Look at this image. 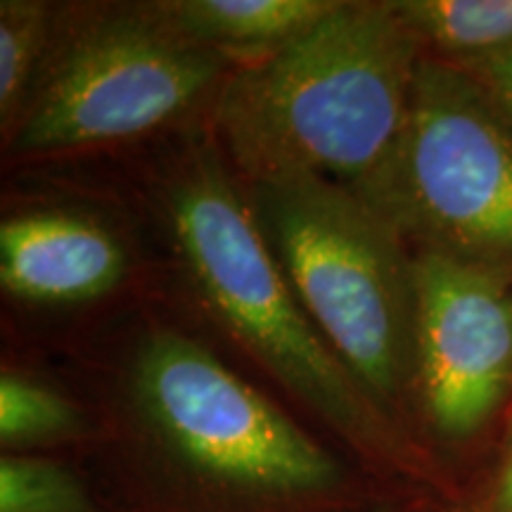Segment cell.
I'll list each match as a JSON object with an SVG mask.
<instances>
[{"label":"cell","instance_id":"5","mask_svg":"<svg viewBox=\"0 0 512 512\" xmlns=\"http://www.w3.org/2000/svg\"><path fill=\"white\" fill-rule=\"evenodd\" d=\"M53 31L27 105L5 138L12 157L128 143L211 105L238 64L183 36L155 3L83 8Z\"/></svg>","mask_w":512,"mask_h":512},{"label":"cell","instance_id":"9","mask_svg":"<svg viewBox=\"0 0 512 512\" xmlns=\"http://www.w3.org/2000/svg\"><path fill=\"white\" fill-rule=\"evenodd\" d=\"M190 41L247 64L306 34L339 0H157Z\"/></svg>","mask_w":512,"mask_h":512},{"label":"cell","instance_id":"4","mask_svg":"<svg viewBox=\"0 0 512 512\" xmlns=\"http://www.w3.org/2000/svg\"><path fill=\"white\" fill-rule=\"evenodd\" d=\"M245 192L313 325L377 406L411 434L413 249L380 211L330 178L283 176L245 185Z\"/></svg>","mask_w":512,"mask_h":512},{"label":"cell","instance_id":"15","mask_svg":"<svg viewBox=\"0 0 512 512\" xmlns=\"http://www.w3.org/2000/svg\"><path fill=\"white\" fill-rule=\"evenodd\" d=\"M465 72L479 81V86L489 93V98L512 124V48L491 60L465 67Z\"/></svg>","mask_w":512,"mask_h":512},{"label":"cell","instance_id":"13","mask_svg":"<svg viewBox=\"0 0 512 512\" xmlns=\"http://www.w3.org/2000/svg\"><path fill=\"white\" fill-rule=\"evenodd\" d=\"M53 5L43 0L0 3V124L3 136L27 105L53 43Z\"/></svg>","mask_w":512,"mask_h":512},{"label":"cell","instance_id":"10","mask_svg":"<svg viewBox=\"0 0 512 512\" xmlns=\"http://www.w3.org/2000/svg\"><path fill=\"white\" fill-rule=\"evenodd\" d=\"M98 441V415L46 380L5 368L0 375V446L19 456L86 460Z\"/></svg>","mask_w":512,"mask_h":512},{"label":"cell","instance_id":"8","mask_svg":"<svg viewBox=\"0 0 512 512\" xmlns=\"http://www.w3.org/2000/svg\"><path fill=\"white\" fill-rule=\"evenodd\" d=\"M128 252L112 228L74 211H24L0 223V285L38 306L91 304L128 275Z\"/></svg>","mask_w":512,"mask_h":512},{"label":"cell","instance_id":"6","mask_svg":"<svg viewBox=\"0 0 512 512\" xmlns=\"http://www.w3.org/2000/svg\"><path fill=\"white\" fill-rule=\"evenodd\" d=\"M349 188L413 252L512 275V124L465 69L420 57L392 147Z\"/></svg>","mask_w":512,"mask_h":512},{"label":"cell","instance_id":"14","mask_svg":"<svg viewBox=\"0 0 512 512\" xmlns=\"http://www.w3.org/2000/svg\"><path fill=\"white\" fill-rule=\"evenodd\" d=\"M451 512H512V408L496 434L489 463L475 482L458 491Z\"/></svg>","mask_w":512,"mask_h":512},{"label":"cell","instance_id":"1","mask_svg":"<svg viewBox=\"0 0 512 512\" xmlns=\"http://www.w3.org/2000/svg\"><path fill=\"white\" fill-rule=\"evenodd\" d=\"M93 411L83 465L110 512H370L406 491L171 325L133 339Z\"/></svg>","mask_w":512,"mask_h":512},{"label":"cell","instance_id":"16","mask_svg":"<svg viewBox=\"0 0 512 512\" xmlns=\"http://www.w3.org/2000/svg\"><path fill=\"white\" fill-rule=\"evenodd\" d=\"M439 501L430 494L420 491H401V494L389 496L387 501L375 505L370 512H432Z\"/></svg>","mask_w":512,"mask_h":512},{"label":"cell","instance_id":"2","mask_svg":"<svg viewBox=\"0 0 512 512\" xmlns=\"http://www.w3.org/2000/svg\"><path fill=\"white\" fill-rule=\"evenodd\" d=\"M169 242L204 318L320 437L387 486L456 498L451 479L339 361L268 249L245 185L207 131L166 171Z\"/></svg>","mask_w":512,"mask_h":512},{"label":"cell","instance_id":"3","mask_svg":"<svg viewBox=\"0 0 512 512\" xmlns=\"http://www.w3.org/2000/svg\"><path fill=\"white\" fill-rule=\"evenodd\" d=\"M422 50L392 0H339L261 60L238 64L209 105V133L245 185L368 176L406 117Z\"/></svg>","mask_w":512,"mask_h":512},{"label":"cell","instance_id":"11","mask_svg":"<svg viewBox=\"0 0 512 512\" xmlns=\"http://www.w3.org/2000/svg\"><path fill=\"white\" fill-rule=\"evenodd\" d=\"M432 60L472 67L512 48V0H392Z\"/></svg>","mask_w":512,"mask_h":512},{"label":"cell","instance_id":"7","mask_svg":"<svg viewBox=\"0 0 512 512\" xmlns=\"http://www.w3.org/2000/svg\"><path fill=\"white\" fill-rule=\"evenodd\" d=\"M413 254L418 311L408 430L451 479L448 463L496 437L512 408V275Z\"/></svg>","mask_w":512,"mask_h":512},{"label":"cell","instance_id":"12","mask_svg":"<svg viewBox=\"0 0 512 512\" xmlns=\"http://www.w3.org/2000/svg\"><path fill=\"white\" fill-rule=\"evenodd\" d=\"M0 512H110L81 460L0 456Z\"/></svg>","mask_w":512,"mask_h":512}]
</instances>
